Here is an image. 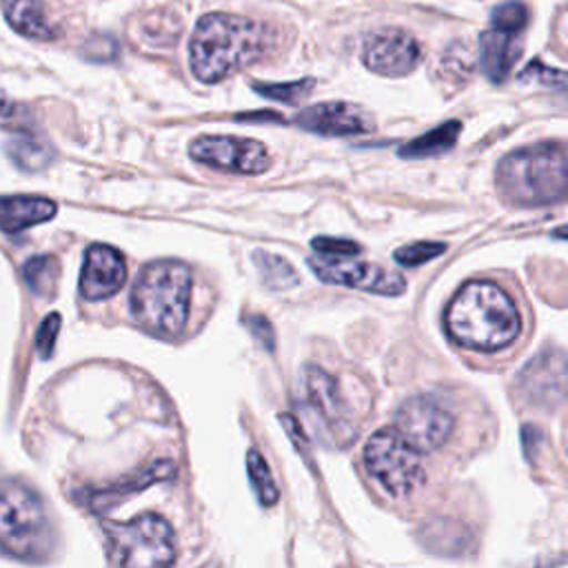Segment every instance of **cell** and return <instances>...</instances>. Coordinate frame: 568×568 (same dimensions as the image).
<instances>
[{"label":"cell","mask_w":568,"mask_h":568,"mask_svg":"<svg viewBox=\"0 0 568 568\" xmlns=\"http://www.w3.org/2000/svg\"><path fill=\"white\" fill-rule=\"evenodd\" d=\"M0 548L24 561L51 550V524L40 497L18 479L0 481Z\"/></svg>","instance_id":"5b68a950"},{"label":"cell","mask_w":568,"mask_h":568,"mask_svg":"<svg viewBox=\"0 0 568 568\" xmlns=\"http://www.w3.org/2000/svg\"><path fill=\"white\" fill-rule=\"evenodd\" d=\"M126 266L122 255L104 244H93L84 253L80 273V293L89 302H98L118 293L124 284Z\"/></svg>","instance_id":"9a60e30c"},{"label":"cell","mask_w":568,"mask_h":568,"mask_svg":"<svg viewBox=\"0 0 568 568\" xmlns=\"http://www.w3.org/2000/svg\"><path fill=\"white\" fill-rule=\"evenodd\" d=\"M455 426L453 415L433 397L415 395L395 413V430L417 450L430 453L446 444Z\"/></svg>","instance_id":"30bf717a"},{"label":"cell","mask_w":568,"mask_h":568,"mask_svg":"<svg viewBox=\"0 0 568 568\" xmlns=\"http://www.w3.org/2000/svg\"><path fill=\"white\" fill-rule=\"evenodd\" d=\"M9 153L13 155L16 164H20L24 171H38L51 158V149L36 135H27V133H18L11 140Z\"/></svg>","instance_id":"7402d4cb"},{"label":"cell","mask_w":568,"mask_h":568,"mask_svg":"<svg viewBox=\"0 0 568 568\" xmlns=\"http://www.w3.org/2000/svg\"><path fill=\"white\" fill-rule=\"evenodd\" d=\"M102 528L106 539V559L113 566H169L175 559L173 530L158 515H140L129 521H106Z\"/></svg>","instance_id":"8992f818"},{"label":"cell","mask_w":568,"mask_h":568,"mask_svg":"<svg viewBox=\"0 0 568 568\" xmlns=\"http://www.w3.org/2000/svg\"><path fill=\"white\" fill-rule=\"evenodd\" d=\"M526 24H528V7L519 0L501 2L490 13V27H497V29L521 33Z\"/></svg>","instance_id":"cb8c5ba5"},{"label":"cell","mask_w":568,"mask_h":568,"mask_svg":"<svg viewBox=\"0 0 568 568\" xmlns=\"http://www.w3.org/2000/svg\"><path fill=\"white\" fill-rule=\"evenodd\" d=\"M555 235H557V237H564V240H568V224H566V226H559V229L555 231Z\"/></svg>","instance_id":"1f68e13d"},{"label":"cell","mask_w":568,"mask_h":568,"mask_svg":"<svg viewBox=\"0 0 568 568\" xmlns=\"http://www.w3.org/2000/svg\"><path fill=\"white\" fill-rule=\"evenodd\" d=\"M253 87L264 98L280 100V102H297L300 98H304L313 89V78H304V80H295V82H282V84L257 82Z\"/></svg>","instance_id":"d4e9b609"},{"label":"cell","mask_w":568,"mask_h":568,"mask_svg":"<svg viewBox=\"0 0 568 568\" xmlns=\"http://www.w3.org/2000/svg\"><path fill=\"white\" fill-rule=\"evenodd\" d=\"M295 388L302 413L320 439L344 444L355 437V426L348 422L337 377L320 366H304L297 375Z\"/></svg>","instance_id":"52a82bcc"},{"label":"cell","mask_w":568,"mask_h":568,"mask_svg":"<svg viewBox=\"0 0 568 568\" xmlns=\"http://www.w3.org/2000/svg\"><path fill=\"white\" fill-rule=\"evenodd\" d=\"M521 33L490 27L479 38V67L490 82H504L521 55Z\"/></svg>","instance_id":"2e32d148"},{"label":"cell","mask_w":568,"mask_h":568,"mask_svg":"<svg viewBox=\"0 0 568 568\" xmlns=\"http://www.w3.org/2000/svg\"><path fill=\"white\" fill-rule=\"evenodd\" d=\"M524 73H537V75H539V80H544V82H557V80H561V78H564V73H561V71L548 69L546 64H539L537 60H535V62H530V67H528Z\"/></svg>","instance_id":"4dcf8cb0"},{"label":"cell","mask_w":568,"mask_h":568,"mask_svg":"<svg viewBox=\"0 0 568 568\" xmlns=\"http://www.w3.org/2000/svg\"><path fill=\"white\" fill-rule=\"evenodd\" d=\"M446 251V244L442 242H415V244H406L402 248L395 251V260L402 266H419L437 255H442Z\"/></svg>","instance_id":"4316f807"},{"label":"cell","mask_w":568,"mask_h":568,"mask_svg":"<svg viewBox=\"0 0 568 568\" xmlns=\"http://www.w3.org/2000/svg\"><path fill=\"white\" fill-rule=\"evenodd\" d=\"M499 193L517 206H544L568 197V146L539 142L508 153L497 166Z\"/></svg>","instance_id":"277c9868"},{"label":"cell","mask_w":568,"mask_h":568,"mask_svg":"<svg viewBox=\"0 0 568 568\" xmlns=\"http://www.w3.org/2000/svg\"><path fill=\"white\" fill-rule=\"evenodd\" d=\"M422 58L417 40L397 27L377 29L366 36L362 44V60L366 69L386 78H399L410 73Z\"/></svg>","instance_id":"4fadbf2b"},{"label":"cell","mask_w":568,"mask_h":568,"mask_svg":"<svg viewBox=\"0 0 568 568\" xmlns=\"http://www.w3.org/2000/svg\"><path fill=\"white\" fill-rule=\"evenodd\" d=\"M448 335L473 351H499L521 331L515 302L493 282L464 284L446 308Z\"/></svg>","instance_id":"7a4b0ae2"},{"label":"cell","mask_w":568,"mask_h":568,"mask_svg":"<svg viewBox=\"0 0 568 568\" xmlns=\"http://www.w3.org/2000/svg\"><path fill=\"white\" fill-rule=\"evenodd\" d=\"M58 328H60V315L53 313V315H47L36 333V346L40 351L42 357H49L51 355V348H53V342H55V335H58Z\"/></svg>","instance_id":"83f0119b"},{"label":"cell","mask_w":568,"mask_h":568,"mask_svg":"<svg viewBox=\"0 0 568 568\" xmlns=\"http://www.w3.org/2000/svg\"><path fill=\"white\" fill-rule=\"evenodd\" d=\"M253 262L257 264L262 282L271 288H288V286H295L300 282V275L295 273V268L282 255L257 248L253 253Z\"/></svg>","instance_id":"44dd1931"},{"label":"cell","mask_w":568,"mask_h":568,"mask_svg":"<svg viewBox=\"0 0 568 568\" xmlns=\"http://www.w3.org/2000/svg\"><path fill=\"white\" fill-rule=\"evenodd\" d=\"M191 268L175 260L144 266L131 288L129 308L135 322L162 337H178L189 320Z\"/></svg>","instance_id":"3957f363"},{"label":"cell","mask_w":568,"mask_h":568,"mask_svg":"<svg viewBox=\"0 0 568 568\" xmlns=\"http://www.w3.org/2000/svg\"><path fill=\"white\" fill-rule=\"evenodd\" d=\"M517 395L537 408H559L568 404V357L559 351L537 353L515 379Z\"/></svg>","instance_id":"9c48e42d"},{"label":"cell","mask_w":568,"mask_h":568,"mask_svg":"<svg viewBox=\"0 0 568 568\" xmlns=\"http://www.w3.org/2000/svg\"><path fill=\"white\" fill-rule=\"evenodd\" d=\"M55 215V204L47 197L11 195L0 197V229L4 233H20L33 224L47 222Z\"/></svg>","instance_id":"ac0fdd59"},{"label":"cell","mask_w":568,"mask_h":568,"mask_svg":"<svg viewBox=\"0 0 568 568\" xmlns=\"http://www.w3.org/2000/svg\"><path fill=\"white\" fill-rule=\"evenodd\" d=\"M2 13L7 22L27 38H36V40L55 38V29L47 20L42 0H2Z\"/></svg>","instance_id":"d6986e66"},{"label":"cell","mask_w":568,"mask_h":568,"mask_svg":"<svg viewBox=\"0 0 568 568\" xmlns=\"http://www.w3.org/2000/svg\"><path fill=\"white\" fill-rule=\"evenodd\" d=\"M362 457L368 475L393 497H406L424 484L426 475L419 453L395 428L373 433Z\"/></svg>","instance_id":"ba28073f"},{"label":"cell","mask_w":568,"mask_h":568,"mask_svg":"<svg viewBox=\"0 0 568 568\" xmlns=\"http://www.w3.org/2000/svg\"><path fill=\"white\" fill-rule=\"evenodd\" d=\"M173 473H175V468H173L171 462H166V459L153 462V464H149L146 468L138 470L135 475H129L126 479H122V481H118V484H113V486H109V488L91 490L89 497H87V504H89L93 510H98V513L109 510V508H113L115 504H120L122 499H126L129 495H133V493H138V490H142V488H146V486H151V484H155V481H162V479L173 477Z\"/></svg>","instance_id":"e0dca14e"},{"label":"cell","mask_w":568,"mask_h":568,"mask_svg":"<svg viewBox=\"0 0 568 568\" xmlns=\"http://www.w3.org/2000/svg\"><path fill=\"white\" fill-rule=\"evenodd\" d=\"M246 468H248V477H251V484H253L260 501L264 506H273L277 501V497H280V490L275 486V479L271 475L268 464L264 462V457L257 450H248Z\"/></svg>","instance_id":"603a6c76"},{"label":"cell","mask_w":568,"mask_h":568,"mask_svg":"<svg viewBox=\"0 0 568 568\" xmlns=\"http://www.w3.org/2000/svg\"><path fill=\"white\" fill-rule=\"evenodd\" d=\"M462 131V124L457 120H448L444 124H439L437 129L426 131L424 135L406 142L399 149V155L404 158H430V155H439L444 151H448L455 142L457 135Z\"/></svg>","instance_id":"ffe728a7"},{"label":"cell","mask_w":568,"mask_h":568,"mask_svg":"<svg viewBox=\"0 0 568 568\" xmlns=\"http://www.w3.org/2000/svg\"><path fill=\"white\" fill-rule=\"evenodd\" d=\"M313 248L320 253H331V255H357L359 244L348 242V240H335V237H315Z\"/></svg>","instance_id":"f1b7e54d"},{"label":"cell","mask_w":568,"mask_h":568,"mask_svg":"<svg viewBox=\"0 0 568 568\" xmlns=\"http://www.w3.org/2000/svg\"><path fill=\"white\" fill-rule=\"evenodd\" d=\"M295 122L313 133L322 135H355L373 131V118L351 102H320L302 109Z\"/></svg>","instance_id":"5bb4252c"},{"label":"cell","mask_w":568,"mask_h":568,"mask_svg":"<svg viewBox=\"0 0 568 568\" xmlns=\"http://www.w3.org/2000/svg\"><path fill=\"white\" fill-rule=\"evenodd\" d=\"M53 273H55V262L51 257H47V255L44 257H33L24 266V280L40 295L51 293V288H53Z\"/></svg>","instance_id":"484cf974"},{"label":"cell","mask_w":568,"mask_h":568,"mask_svg":"<svg viewBox=\"0 0 568 568\" xmlns=\"http://www.w3.org/2000/svg\"><path fill=\"white\" fill-rule=\"evenodd\" d=\"M193 160L215 169L257 175L271 166L268 151L262 142L235 135H202L189 146Z\"/></svg>","instance_id":"8fae6325"},{"label":"cell","mask_w":568,"mask_h":568,"mask_svg":"<svg viewBox=\"0 0 568 568\" xmlns=\"http://www.w3.org/2000/svg\"><path fill=\"white\" fill-rule=\"evenodd\" d=\"M308 266L315 275L331 284H342L377 295H399L406 288L404 277L386 266L368 262H351L339 257H311Z\"/></svg>","instance_id":"7c38bea8"},{"label":"cell","mask_w":568,"mask_h":568,"mask_svg":"<svg viewBox=\"0 0 568 568\" xmlns=\"http://www.w3.org/2000/svg\"><path fill=\"white\" fill-rule=\"evenodd\" d=\"M246 326L251 328V333L264 342L266 348H273V331H271V324L264 320V317H251L246 322Z\"/></svg>","instance_id":"f546056e"},{"label":"cell","mask_w":568,"mask_h":568,"mask_svg":"<svg viewBox=\"0 0 568 568\" xmlns=\"http://www.w3.org/2000/svg\"><path fill=\"white\" fill-rule=\"evenodd\" d=\"M268 47L266 24L235 13H206L191 36V71L202 82H220L262 58Z\"/></svg>","instance_id":"6da1fadb"}]
</instances>
